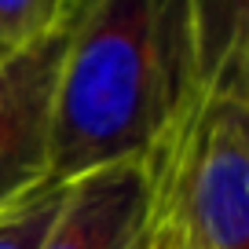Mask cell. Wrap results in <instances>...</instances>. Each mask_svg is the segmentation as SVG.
Returning <instances> with one entry per match:
<instances>
[{
    "label": "cell",
    "mask_w": 249,
    "mask_h": 249,
    "mask_svg": "<svg viewBox=\"0 0 249 249\" xmlns=\"http://www.w3.org/2000/svg\"><path fill=\"white\" fill-rule=\"evenodd\" d=\"M195 88L183 0H85L55 77L48 179L143 158Z\"/></svg>",
    "instance_id": "1"
},
{
    "label": "cell",
    "mask_w": 249,
    "mask_h": 249,
    "mask_svg": "<svg viewBox=\"0 0 249 249\" xmlns=\"http://www.w3.org/2000/svg\"><path fill=\"white\" fill-rule=\"evenodd\" d=\"M77 8L81 0H0V37L8 48H18L70 18Z\"/></svg>",
    "instance_id": "7"
},
{
    "label": "cell",
    "mask_w": 249,
    "mask_h": 249,
    "mask_svg": "<svg viewBox=\"0 0 249 249\" xmlns=\"http://www.w3.org/2000/svg\"><path fill=\"white\" fill-rule=\"evenodd\" d=\"M40 249H147V172L140 158L73 179Z\"/></svg>",
    "instance_id": "4"
},
{
    "label": "cell",
    "mask_w": 249,
    "mask_h": 249,
    "mask_svg": "<svg viewBox=\"0 0 249 249\" xmlns=\"http://www.w3.org/2000/svg\"><path fill=\"white\" fill-rule=\"evenodd\" d=\"M8 52H11V48L4 44V37H0V59H4V55H8Z\"/></svg>",
    "instance_id": "8"
},
{
    "label": "cell",
    "mask_w": 249,
    "mask_h": 249,
    "mask_svg": "<svg viewBox=\"0 0 249 249\" xmlns=\"http://www.w3.org/2000/svg\"><path fill=\"white\" fill-rule=\"evenodd\" d=\"M70 183H37L33 191L18 195L0 209V249H40L66 202Z\"/></svg>",
    "instance_id": "6"
},
{
    "label": "cell",
    "mask_w": 249,
    "mask_h": 249,
    "mask_svg": "<svg viewBox=\"0 0 249 249\" xmlns=\"http://www.w3.org/2000/svg\"><path fill=\"white\" fill-rule=\"evenodd\" d=\"M73 15L0 59V209L48 179L55 77Z\"/></svg>",
    "instance_id": "3"
},
{
    "label": "cell",
    "mask_w": 249,
    "mask_h": 249,
    "mask_svg": "<svg viewBox=\"0 0 249 249\" xmlns=\"http://www.w3.org/2000/svg\"><path fill=\"white\" fill-rule=\"evenodd\" d=\"M195 85H209L249 55V0H183Z\"/></svg>",
    "instance_id": "5"
},
{
    "label": "cell",
    "mask_w": 249,
    "mask_h": 249,
    "mask_svg": "<svg viewBox=\"0 0 249 249\" xmlns=\"http://www.w3.org/2000/svg\"><path fill=\"white\" fill-rule=\"evenodd\" d=\"M249 55L198 85L140 158L147 249H249Z\"/></svg>",
    "instance_id": "2"
}]
</instances>
